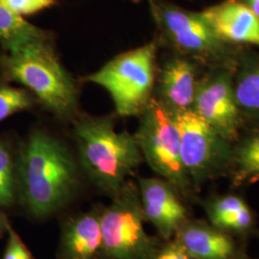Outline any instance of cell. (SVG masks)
<instances>
[{"mask_svg": "<svg viewBox=\"0 0 259 259\" xmlns=\"http://www.w3.org/2000/svg\"><path fill=\"white\" fill-rule=\"evenodd\" d=\"M19 176L28 208L39 217L60 209L78 185L77 166L68 149L41 131H35L22 149Z\"/></svg>", "mask_w": 259, "mask_h": 259, "instance_id": "1", "label": "cell"}, {"mask_svg": "<svg viewBox=\"0 0 259 259\" xmlns=\"http://www.w3.org/2000/svg\"><path fill=\"white\" fill-rule=\"evenodd\" d=\"M75 139L83 170L112 198L143 160L136 137L116 132L109 118H83L76 125Z\"/></svg>", "mask_w": 259, "mask_h": 259, "instance_id": "2", "label": "cell"}, {"mask_svg": "<svg viewBox=\"0 0 259 259\" xmlns=\"http://www.w3.org/2000/svg\"><path fill=\"white\" fill-rule=\"evenodd\" d=\"M1 65L6 78L25 85L48 110L61 117L74 113L78 99L74 81L48 38L7 50Z\"/></svg>", "mask_w": 259, "mask_h": 259, "instance_id": "3", "label": "cell"}, {"mask_svg": "<svg viewBox=\"0 0 259 259\" xmlns=\"http://www.w3.org/2000/svg\"><path fill=\"white\" fill-rule=\"evenodd\" d=\"M156 53L155 42L125 52L88 76L87 81L109 92L121 116L142 114L152 99Z\"/></svg>", "mask_w": 259, "mask_h": 259, "instance_id": "4", "label": "cell"}, {"mask_svg": "<svg viewBox=\"0 0 259 259\" xmlns=\"http://www.w3.org/2000/svg\"><path fill=\"white\" fill-rule=\"evenodd\" d=\"M135 137L149 166L179 194L191 195L194 187L181 157L179 131L171 111L162 103L150 100Z\"/></svg>", "mask_w": 259, "mask_h": 259, "instance_id": "5", "label": "cell"}, {"mask_svg": "<svg viewBox=\"0 0 259 259\" xmlns=\"http://www.w3.org/2000/svg\"><path fill=\"white\" fill-rule=\"evenodd\" d=\"M100 218L101 250L109 259H152L156 241L144 229V213L139 190L125 183Z\"/></svg>", "mask_w": 259, "mask_h": 259, "instance_id": "6", "label": "cell"}, {"mask_svg": "<svg viewBox=\"0 0 259 259\" xmlns=\"http://www.w3.org/2000/svg\"><path fill=\"white\" fill-rule=\"evenodd\" d=\"M180 135L181 157L193 187L231 169L232 143L202 119L193 109L171 111Z\"/></svg>", "mask_w": 259, "mask_h": 259, "instance_id": "7", "label": "cell"}, {"mask_svg": "<svg viewBox=\"0 0 259 259\" xmlns=\"http://www.w3.org/2000/svg\"><path fill=\"white\" fill-rule=\"evenodd\" d=\"M150 4L162 36L178 51L207 64L232 68L234 57L231 46L217 37L200 13L167 2L150 0Z\"/></svg>", "mask_w": 259, "mask_h": 259, "instance_id": "8", "label": "cell"}, {"mask_svg": "<svg viewBox=\"0 0 259 259\" xmlns=\"http://www.w3.org/2000/svg\"><path fill=\"white\" fill-rule=\"evenodd\" d=\"M231 69L219 67L198 82L192 109L232 143L239 134L241 112L234 95Z\"/></svg>", "mask_w": 259, "mask_h": 259, "instance_id": "9", "label": "cell"}, {"mask_svg": "<svg viewBox=\"0 0 259 259\" xmlns=\"http://www.w3.org/2000/svg\"><path fill=\"white\" fill-rule=\"evenodd\" d=\"M139 190L145 219L163 238H170L187 220V210L180 194L161 178L140 179Z\"/></svg>", "mask_w": 259, "mask_h": 259, "instance_id": "10", "label": "cell"}, {"mask_svg": "<svg viewBox=\"0 0 259 259\" xmlns=\"http://www.w3.org/2000/svg\"><path fill=\"white\" fill-rule=\"evenodd\" d=\"M200 14L226 45L259 47V17L240 0H225Z\"/></svg>", "mask_w": 259, "mask_h": 259, "instance_id": "11", "label": "cell"}, {"mask_svg": "<svg viewBox=\"0 0 259 259\" xmlns=\"http://www.w3.org/2000/svg\"><path fill=\"white\" fill-rule=\"evenodd\" d=\"M176 240L195 259H230L235 256V243L229 233L201 222L185 221Z\"/></svg>", "mask_w": 259, "mask_h": 259, "instance_id": "12", "label": "cell"}, {"mask_svg": "<svg viewBox=\"0 0 259 259\" xmlns=\"http://www.w3.org/2000/svg\"><path fill=\"white\" fill-rule=\"evenodd\" d=\"M197 84L195 65L183 58L171 59L160 72V102L170 111L192 109Z\"/></svg>", "mask_w": 259, "mask_h": 259, "instance_id": "13", "label": "cell"}, {"mask_svg": "<svg viewBox=\"0 0 259 259\" xmlns=\"http://www.w3.org/2000/svg\"><path fill=\"white\" fill-rule=\"evenodd\" d=\"M102 247L100 218L85 214L71 223L63 236L64 259H94Z\"/></svg>", "mask_w": 259, "mask_h": 259, "instance_id": "14", "label": "cell"}, {"mask_svg": "<svg viewBox=\"0 0 259 259\" xmlns=\"http://www.w3.org/2000/svg\"><path fill=\"white\" fill-rule=\"evenodd\" d=\"M213 227L223 232L245 233L253 225V215L248 204L236 195H224L204 204Z\"/></svg>", "mask_w": 259, "mask_h": 259, "instance_id": "15", "label": "cell"}, {"mask_svg": "<svg viewBox=\"0 0 259 259\" xmlns=\"http://www.w3.org/2000/svg\"><path fill=\"white\" fill-rule=\"evenodd\" d=\"M49 38L47 33L0 4V42L5 50Z\"/></svg>", "mask_w": 259, "mask_h": 259, "instance_id": "16", "label": "cell"}, {"mask_svg": "<svg viewBox=\"0 0 259 259\" xmlns=\"http://www.w3.org/2000/svg\"><path fill=\"white\" fill-rule=\"evenodd\" d=\"M231 170L235 186L259 181V133L232 149Z\"/></svg>", "mask_w": 259, "mask_h": 259, "instance_id": "17", "label": "cell"}, {"mask_svg": "<svg viewBox=\"0 0 259 259\" xmlns=\"http://www.w3.org/2000/svg\"><path fill=\"white\" fill-rule=\"evenodd\" d=\"M233 91L240 112L259 116V61L241 65L233 80Z\"/></svg>", "mask_w": 259, "mask_h": 259, "instance_id": "18", "label": "cell"}, {"mask_svg": "<svg viewBox=\"0 0 259 259\" xmlns=\"http://www.w3.org/2000/svg\"><path fill=\"white\" fill-rule=\"evenodd\" d=\"M15 172L13 159L6 144L0 143V205L10 206L15 202Z\"/></svg>", "mask_w": 259, "mask_h": 259, "instance_id": "19", "label": "cell"}, {"mask_svg": "<svg viewBox=\"0 0 259 259\" xmlns=\"http://www.w3.org/2000/svg\"><path fill=\"white\" fill-rule=\"evenodd\" d=\"M32 100L25 91L9 85L0 87V122L12 114L28 109Z\"/></svg>", "mask_w": 259, "mask_h": 259, "instance_id": "20", "label": "cell"}, {"mask_svg": "<svg viewBox=\"0 0 259 259\" xmlns=\"http://www.w3.org/2000/svg\"><path fill=\"white\" fill-rule=\"evenodd\" d=\"M0 4L23 17L53 6L55 0H0Z\"/></svg>", "mask_w": 259, "mask_h": 259, "instance_id": "21", "label": "cell"}, {"mask_svg": "<svg viewBox=\"0 0 259 259\" xmlns=\"http://www.w3.org/2000/svg\"><path fill=\"white\" fill-rule=\"evenodd\" d=\"M9 239L3 259H32L31 253L18 233L10 226H7Z\"/></svg>", "mask_w": 259, "mask_h": 259, "instance_id": "22", "label": "cell"}, {"mask_svg": "<svg viewBox=\"0 0 259 259\" xmlns=\"http://www.w3.org/2000/svg\"><path fill=\"white\" fill-rule=\"evenodd\" d=\"M152 259H195L175 239L160 250H157Z\"/></svg>", "mask_w": 259, "mask_h": 259, "instance_id": "23", "label": "cell"}, {"mask_svg": "<svg viewBox=\"0 0 259 259\" xmlns=\"http://www.w3.org/2000/svg\"><path fill=\"white\" fill-rule=\"evenodd\" d=\"M259 17V0H240Z\"/></svg>", "mask_w": 259, "mask_h": 259, "instance_id": "24", "label": "cell"}, {"mask_svg": "<svg viewBox=\"0 0 259 259\" xmlns=\"http://www.w3.org/2000/svg\"><path fill=\"white\" fill-rule=\"evenodd\" d=\"M230 259H245V258H236V257H235V256H233V257H232V258H230Z\"/></svg>", "mask_w": 259, "mask_h": 259, "instance_id": "25", "label": "cell"}, {"mask_svg": "<svg viewBox=\"0 0 259 259\" xmlns=\"http://www.w3.org/2000/svg\"><path fill=\"white\" fill-rule=\"evenodd\" d=\"M135 2H139V1H140V0H134Z\"/></svg>", "mask_w": 259, "mask_h": 259, "instance_id": "26", "label": "cell"}, {"mask_svg": "<svg viewBox=\"0 0 259 259\" xmlns=\"http://www.w3.org/2000/svg\"><path fill=\"white\" fill-rule=\"evenodd\" d=\"M0 229H1V219H0Z\"/></svg>", "mask_w": 259, "mask_h": 259, "instance_id": "27", "label": "cell"}]
</instances>
